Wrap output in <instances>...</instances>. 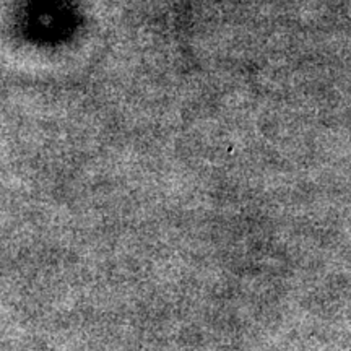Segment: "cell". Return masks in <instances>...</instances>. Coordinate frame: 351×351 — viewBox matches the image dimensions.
<instances>
[]
</instances>
